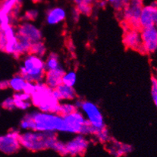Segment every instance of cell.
<instances>
[{"instance_id": "obj_1", "label": "cell", "mask_w": 157, "mask_h": 157, "mask_svg": "<svg viewBox=\"0 0 157 157\" xmlns=\"http://www.w3.org/2000/svg\"><path fill=\"white\" fill-rule=\"evenodd\" d=\"M57 139L56 133L49 131H25L20 134L21 147L33 152L52 149Z\"/></svg>"}, {"instance_id": "obj_2", "label": "cell", "mask_w": 157, "mask_h": 157, "mask_svg": "<svg viewBox=\"0 0 157 157\" xmlns=\"http://www.w3.org/2000/svg\"><path fill=\"white\" fill-rule=\"evenodd\" d=\"M30 113L35 123L34 131L68 133V128L62 115L57 113L34 111Z\"/></svg>"}, {"instance_id": "obj_3", "label": "cell", "mask_w": 157, "mask_h": 157, "mask_svg": "<svg viewBox=\"0 0 157 157\" xmlns=\"http://www.w3.org/2000/svg\"><path fill=\"white\" fill-rule=\"evenodd\" d=\"M46 72L45 61L43 58L32 53L25 55L19 74L28 82H42L44 81Z\"/></svg>"}, {"instance_id": "obj_4", "label": "cell", "mask_w": 157, "mask_h": 157, "mask_svg": "<svg viewBox=\"0 0 157 157\" xmlns=\"http://www.w3.org/2000/svg\"><path fill=\"white\" fill-rule=\"evenodd\" d=\"M52 90L44 81L36 83V90L31 95V103L43 113H57L59 101L53 97Z\"/></svg>"}, {"instance_id": "obj_5", "label": "cell", "mask_w": 157, "mask_h": 157, "mask_svg": "<svg viewBox=\"0 0 157 157\" xmlns=\"http://www.w3.org/2000/svg\"><path fill=\"white\" fill-rule=\"evenodd\" d=\"M66 123L69 134H83V135H93L96 134V129L90 124L83 113L80 110H76L69 115L63 116Z\"/></svg>"}, {"instance_id": "obj_6", "label": "cell", "mask_w": 157, "mask_h": 157, "mask_svg": "<svg viewBox=\"0 0 157 157\" xmlns=\"http://www.w3.org/2000/svg\"><path fill=\"white\" fill-rule=\"evenodd\" d=\"M80 110H81L90 124L96 129V134L100 130L106 128L102 112L94 102L84 100Z\"/></svg>"}, {"instance_id": "obj_7", "label": "cell", "mask_w": 157, "mask_h": 157, "mask_svg": "<svg viewBox=\"0 0 157 157\" xmlns=\"http://www.w3.org/2000/svg\"><path fill=\"white\" fill-rule=\"evenodd\" d=\"M143 7V0H130L128 5L121 12L124 22L131 28L140 30L139 21Z\"/></svg>"}, {"instance_id": "obj_8", "label": "cell", "mask_w": 157, "mask_h": 157, "mask_svg": "<svg viewBox=\"0 0 157 157\" xmlns=\"http://www.w3.org/2000/svg\"><path fill=\"white\" fill-rule=\"evenodd\" d=\"M20 134L17 130H12L5 135L0 136V151L6 154H13L18 151L21 147Z\"/></svg>"}, {"instance_id": "obj_9", "label": "cell", "mask_w": 157, "mask_h": 157, "mask_svg": "<svg viewBox=\"0 0 157 157\" xmlns=\"http://www.w3.org/2000/svg\"><path fill=\"white\" fill-rule=\"evenodd\" d=\"M89 147V140L85 135L77 134L71 140L65 143L67 154L75 156L81 155L85 153L86 149Z\"/></svg>"}, {"instance_id": "obj_10", "label": "cell", "mask_w": 157, "mask_h": 157, "mask_svg": "<svg viewBox=\"0 0 157 157\" xmlns=\"http://www.w3.org/2000/svg\"><path fill=\"white\" fill-rule=\"evenodd\" d=\"M142 43L145 53H153L157 50V28L155 26L140 29Z\"/></svg>"}, {"instance_id": "obj_11", "label": "cell", "mask_w": 157, "mask_h": 157, "mask_svg": "<svg viewBox=\"0 0 157 157\" xmlns=\"http://www.w3.org/2000/svg\"><path fill=\"white\" fill-rule=\"evenodd\" d=\"M123 42L128 48L145 53L142 43L141 33L139 29L129 28L126 30L123 38Z\"/></svg>"}, {"instance_id": "obj_12", "label": "cell", "mask_w": 157, "mask_h": 157, "mask_svg": "<svg viewBox=\"0 0 157 157\" xmlns=\"http://www.w3.org/2000/svg\"><path fill=\"white\" fill-rule=\"evenodd\" d=\"M16 32L28 38L32 43L40 41L43 39V33L40 28L29 21H25L21 24L16 29Z\"/></svg>"}, {"instance_id": "obj_13", "label": "cell", "mask_w": 157, "mask_h": 157, "mask_svg": "<svg viewBox=\"0 0 157 157\" xmlns=\"http://www.w3.org/2000/svg\"><path fill=\"white\" fill-rule=\"evenodd\" d=\"M65 73V71L62 66H60L55 70L47 71L46 72L43 81L50 89L54 90L62 84V77Z\"/></svg>"}, {"instance_id": "obj_14", "label": "cell", "mask_w": 157, "mask_h": 157, "mask_svg": "<svg viewBox=\"0 0 157 157\" xmlns=\"http://www.w3.org/2000/svg\"><path fill=\"white\" fill-rule=\"evenodd\" d=\"M52 96L57 100L71 101L75 100L77 97L76 91L73 86H69L62 84L57 88L52 90Z\"/></svg>"}, {"instance_id": "obj_15", "label": "cell", "mask_w": 157, "mask_h": 157, "mask_svg": "<svg viewBox=\"0 0 157 157\" xmlns=\"http://www.w3.org/2000/svg\"><path fill=\"white\" fill-rule=\"evenodd\" d=\"M157 13V6H144L140 17V29L154 26V21Z\"/></svg>"}, {"instance_id": "obj_16", "label": "cell", "mask_w": 157, "mask_h": 157, "mask_svg": "<svg viewBox=\"0 0 157 157\" xmlns=\"http://www.w3.org/2000/svg\"><path fill=\"white\" fill-rule=\"evenodd\" d=\"M67 17V12L64 8L56 6L49 9L46 14V21L49 25H56L62 23Z\"/></svg>"}, {"instance_id": "obj_17", "label": "cell", "mask_w": 157, "mask_h": 157, "mask_svg": "<svg viewBox=\"0 0 157 157\" xmlns=\"http://www.w3.org/2000/svg\"><path fill=\"white\" fill-rule=\"evenodd\" d=\"M109 150L110 153L115 157H120L127 154L132 150V147L128 144L120 143L116 140H112V139L109 141Z\"/></svg>"}, {"instance_id": "obj_18", "label": "cell", "mask_w": 157, "mask_h": 157, "mask_svg": "<svg viewBox=\"0 0 157 157\" xmlns=\"http://www.w3.org/2000/svg\"><path fill=\"white\" fill-rule=\"evenodd\" d=\"M27 82L28 81L20 74H17L9 80V87L14 92H22Z\"/></svg>"}, {"instance_id": "obj_19", "label": "cell", "mask_w": 157, "mask_h": 157, "mask_svg": "<svg viewBox=\"0 0 157 157\" xmlns=\"http://www.w3.org/2000/svg\"><path fill=\"white\" fill-rule=\"evenodd\" d=\"M62 66L59 61V55L55 52H51L48 55L45 61V67H46V71H52Z\"/></svg>"}, {"instance_id": "obj_20", "label": "cell", "mask_w": 157, "mask_h": 157, "mask_svg": "<svg viewBox=\"0 0 157 157\" xmlns=\"http://www.w3.org/2000/svg\"><path fill=\"white\" fill-rule=\"evenodd\" d=\"M46 51H47V49H46V45L42 40H40L32 43L29 53H32L39 57L43 58L46 56Z\"/></svg>"}, {"instance_id": "obj_21", "label": "cell", "mask_w": 157, "mask_h": 157, "mask_svg": "<svg viewBox=\"0 0 157 157\" xmlns=\"http://www.w3.org/2000/svg\"><path fill=\"white\" fill-rule=\"evenodd\" d=\"M76 110L78 109H77L75 104L68 102V101H65V102H59V109H58V114L62 115V116H65V115L71 114V113H74Z\"/></svg>"}, {"instance_id": "obj_22", "label": "cell", "mask_w": 157, "mask_h": 157, "mask_svg": "<svg viewBox=\"0 0 157 157\" xmlns=\"http://www.w3.org/2000/svg\"><path fill=\"white\" fill-rule=\"evenodd\" d=\"M21 129L24 131H34L35 123L30 113H28L23 117L20 121Z\"/></svg>"}, {"instance_id": "obj_23", "label": "cell", "mask_w": 157, "mask_h": 157, "mask_svg": "<svg viewBox=\"0 0 157 157\" xmlns=\"http://www.w3.org/2000/svg\"><path fill=\"white\" fill-rule=\"evenodd\" d=\"M77 82V74L74 71H69L65 72L62 77V84L65 85L73 86L76 84Z\"/></svg>"}, {"instance_id": "obj_24", "label": "cell", "mask_w": 157, "mask_h": 157, "mask_svg": "<svg viewBox=\"0 0 157 157\" xmlns=\"http://www.w3.org/2000/svg\"><path fill=\"white\" fill-rule=\"evenodd\" d=\"M94 137L97 138V140H98L99 141L101 142V143H107V142H109L112 139L107 128L100 130V131H98L96 134V135Z\"/></svg>"}, {"instance_id": "obj_25", "label": "cell", "mask_w": 157, "mask_h": 157, "mask_svg": "<svg viewBox=\"0 0 157 157\" xmlns=\"http://www.w3.org/2000/svg\"><path fill=\"white\" fill-rule=\"evenodd\" d=\"M77 9L80 14L82 15L89 16L92 14L93 12V6L92 5L86 4V3H81V4L76 6Z\"/></svg>"}, {"instance_id": "obj_26", "label": "cell", "mask_w": 157, "mask_h": 157, "mask_svg": "<svg viewBox=\"0 0 157 157\" xmlns=\"http://www.w3.org/2000/svg\"><path fill=\"white\" fill-rule=\"evenodd\" d=\"M52 150H55L56 152H57L58 153H59L62 156L68 155L67 154L66 147H65V143L62 142V140H59V139H57L56 141L53 144Z\"/></svg>"}, {"instance_id": "obj_27", "label": "cell", "mask_w": 157, "mask_h": 157, "mask_svg": "<svg viewBox=\"0 0 157 157\" xmlns=\"http://www.w3.org/2000/svg\"><path fill=\"white\" fill-rule=\"evenodd\" d=\"M1 105L3 109H5L6 110H9V111H12L14 109H16L13 97H9L5 99L2 102Z\"/></svg>"}, {"instance_id": "obj_28", "label": "cell", "mask_w": 157, "mask_h": 157, "mask_svg": "<svg viewBox=\"0 0 157 157\" xmlns=\"http://www.w3.org/2000/svg\"><path fill=\"white\" fill-rule=\"evenodd\" d=\"M130 0H115L112 6L117 12H121L128 5Z\"/></svg>"}, {"instance_id": "obj_29", "label": "cell", "mask_w": 157, "mask_h": 157, "mask_svg": "<svg viewBox=\"0 0 157 157\" xmlns=\"http://www.w3.org/2000/svg\"><path fill=\"white\" fill-rule=\"evenodd\" d=\"M14 103H15L16 109L23 110V111L28 110V109H30V107L32 105L31 101H24L19 100H14Z\"/></svg>"}, {"instance_id": "obj_30", "label": "cell", "mask_w": 157, "mask_h": 157, "mask_svg": "<svg viewBox=\"0 0 157 157\" xmlns=\"http://www.w3.org/2000/svg\"><path fill=\"white\" fill-rule=\"evenodd\" d=\"M151 95L153 102L157 107V78L153 77L151 79Z\"/></svg>"}, {"instance_id": "obj_31", "label": "cell", "mask_w": 157, "mask_h": 157, "mask_svg": "<svg viewBox=\"0 0 157 157\" xmlns=\"http://www.w3.org/2000/svg\"><path fill=\"white\" fill-rule=\"evenodd\" d=\"M39 16V12L36 9H30L28 10L25 14V18L26 21H34Z\"/></svg>"}, {"instance_id": "obj_32", "label": "cell", "mask_w": 157, "mask_h": 157, "mask_svg": "<svg viewBox=\"0 0 157 157\" xmlns=\"http://www.w3.org/2000/svg\"><path fill=\"white\" fill-rule=\"evenodd\" d=\"M13 98L14 100H24V101H30L31 100V96L30 94H26L25 92H15L13 94Z\"/></svg>"}, {"instance_id": "obj_33", "label": "cell", "mask_w": 157, "mask_h": 157, "mask_svg": "<svg viewBox=\"0 0 157 157\" xmlns=\"http://www.w3.org/2000/svg\"><path fill=\"white\" fill-rule=\"evenodd\" d=\"M35 90H36V83L27 82L23 92L26 93V94H30V95L31 96L32 94L35 92Z\"/></svg>"}, {"instance_id": "obj_34", "label": "cell", "mask_w": 157, "mask_h": 157, "mask_svg": "<svg viewBox=\"0 0 157 157\" xmlns=\"http://www.w3.org/2000/svg\"><path fill=\"white\" fill-rule=\"evenodd\" d=\"M81 15V14H80L79 12H78V10L77 9L76 7L72 9L71 12V20L73 21L74 22H78V21H79Z\"/></svg>"}, {"instance_id": "obj_35", "label": "cell", "mask_w": 157, "mask_h": 157, "mask_svg": "<svg viewBox=\"0 0 157 157\" xmlns=\"http://www.w3.org/2000/svg\"><path fill=\"white\" fill-rule=\"evenodd\" d=\"M95 1L96 0H72V2H73L76 6L81 4V3H86V4L93 5L95 2Z\"/></svg>"}, {"instance_id": "obj_36", "label": "cell", "mask_w": 157, "mask_h": 157, "mask_svg": "<svg viewBox=\"0 0 157 157\" xmlns=\"http://www.w3.org/2000/svg\"><path fill=\"white\" fill-rule=\"evenodd\" d=\"M107 4H108V2L105 0H100L97 2V7L100 8V9H105L106 7Z\"/></svg>"}, {"instance_id": "obj_37", "label": "cell", "mask_w": 157, "mask_h": 157, "mask_svg": "<svg viewBox=\"0 0 157 157\" xmlns=\"http://www.w3.org/2000/svg\"><path fill=\"white\" fill-rule=\"evenodd\" d=\"M83 101L84 100H81V99H77V98L75 99L74 104H75V105L76 106L77 109H78V110L81 109V105H82Z\"/></svg>"}, {"instance_id": "obj_38", "label": "cell", "mask_w": 157, "mask_h": 157, "mask_svg": "<svg viewBox=\"0 0 157 157\" xmlns=\"http://www.w3.org/2000/svg\"><path fill=\"white\" fill-rule=\"evenodd\" d=\"M9 87V81H0V90Z\"/></svg>"}, {"instance_id": "obj_39", "label": "cell", "mask_w": 157, "mask_h": 157, "mask_svg": "<svg viewBox=\"0 0 157 157\" xmlns=\"http://www.w3.org/2000/svg\"><path fill=\"white\" fill-rule=\"evenodd\" d=\"M108 3H110V4H113V2L115 1V0H105Z\"/></svg>"}, {"instance_id": "obj_40", "label": "cell", "mask_w": 157, "mask_h": 157, "mask_svg": "<svg viewBox=\"0 0 157 157\" xmlns=\"http://www.w3.org/2000/svg\"><path fill=\"white\" fill-rule=\"evenodd\" d=\"M32 2H35V3H36V2H40L41 1V0H31Z\"/></svg>"}, {"instance_id": "obj_41", "label": "cell", "mask_w": 157, "mask_h": 157, "mask_svg": "<svg viewBox=\"0 0 157 157\" xmlns=\"http://www.w3.org/2000/svg\"><path fill=\"white\" fill-rule=\"evenodd\" d=\"M2 25V20H1V16H0V26H1Z\"/></svg>"}, {"instance_id": "obj_42", "label": "cell", "mask_w": 157, "mask_h": 157, "mask_svg": "<svg viewBox=\"0 0 157 157\" xmlns=\"http://www.w3.org/2000/svg\"><path fill=\"white\" fill-rule=\"evenodd\" d=\"M156 74H157V68H156Z\"/></svg>"}]
</instances>
